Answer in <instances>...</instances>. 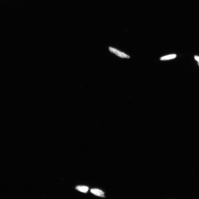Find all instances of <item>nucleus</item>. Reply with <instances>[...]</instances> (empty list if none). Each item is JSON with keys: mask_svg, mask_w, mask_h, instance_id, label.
I'll return each instance as SVG.
<instances>
[{"mask_svg": "<svg viewBox=\"0 0 199 199\" xmlns=\"http://www.w3.org/2000/svg\"><path fill=\"white\" fill-rule=\"evenodd\" d=\"M195 58L196 60L198 62V65L199 66V56H195Z\"/></svg>", "mask_w": 199, "mask_h": 199, "instance_id": "nucleus-5", "label": "nucleus"}, {"mask_svg": "<svg viewBox=\"0 0 199 199\" xmlns=\"http://www.w3.org/2000/svg\"><path fill=\"white\" fill-rule=\"evenodd\" d=\"M90 192L93 194L98 196L102 197H105L104 193L101 190L96 189H92L90 190Z\"/></svg>", "mask_w": 199, "mask_h": 199, "instance_id": "nucleus-2", "label": "nucleus"}, {"mask_svg": "<svg viewBox=\"0 0 199 199\" xmlns=\"http://www.w3.org/2000/svg\"><path fill=\"white\" fill-rule=\"evenodd\" d=\"M76 189L81 192L86 193L89 189L88 187L84 186H78L76 187Z\"/></svg>", "mask_w": 199, "mask_h": 199, "instance_id": "nucleus-3", "label": "nucleus"}, {"mask_svg": "<svg viewBox=\"0 0 199 199\" xmlns=\"http://www.w3.org/2000/svg\"><path fill=\"white\" fill-rule=\"evenodd\" d=\"M176 57V55L175 54H172L162 57L160 58V60L163 61L170 60L175 58Z\"/></svg>", "mask_w": 199, "mask_h": 199, "instance_id": "nucleus-4", "label": "nucleus"}, {"mask_svg": "<svg viewBox=\"0 0 199 199\" xmlns=\"http://www.w3.org/2000/svg\"><path fill=\"white\" fill-rule=\"evenodd\" d=\"M109 49L110 52L115 54V55L121 58L128 59L130 58V57L129 55H126L124 53L121 52L115 48L110 47Z\"/></svg>", "mask_w": 199, "mask_h": 199, "instance_id": "nucleus-1", "label": "nucleus"}]
</instances>
